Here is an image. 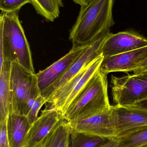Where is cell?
Listing matches in <instances>:
<instances>
[{
	"instance_id": "obj_1",
	"label": "cell",
	"mask_w": 147,
	"mask_h": 147,
	"mask_svg": "<svg viewBox=\"0 0 147 147\" xmlns=\"http://www.w3.org/2000/svg\"><path fill=\"white\" fill-rule=\"evenodd\" d=\"M114 0H91L81 7L76 22L70 30L72 47L90 46L110 33L114 24L113 16Z\"/></svg>"
},
{
	"instance_id": "obj_2",
	"label": "cell",
	"mask_w": 147,
	"mask_h": 147,
	"mask_svg": "<svg viewBox=\"0 0 147 147\" xmlns=\"http://www.w3.org/2000/svg\"><path fill=\"white\" fill-rule=\"evenodd\" d=\"M19 11L1 12L0 40L3 46V60L18 63L35 74L30 47L19 20Z\"/></svg>"
},
{
	"instance_id": "obj_3",
	"label": "cell",
	"mask_w": 147,
	"mask_h": 147,
	"mask_svg": "<svg viewBox=\"0 0 147 147\" xmlns=\"http://www.w3.org/2000/svg\"><path fill=\"white\" fill-rule=\"evenodd\" d=\"M107 75L100 70L81 95L62 114L65 121L82 118L110 108Z\"/></svg>"
},
{
	"instance_id": "obj_4",
	"label": "cell",
	"mask_w": 147,
	"mask_h": 147,
	"mask_svg": "<svg viewBox=\"0 0 147 147\" xmlns=\"http://www.w3.org/2000/svg\"><path fill=\"white\" fill-rule=\"evenodd\" d=\"M67 122L71 133H83L109 140L118 137L116 116L113 106L98 113Z\"/></svg>"
},
{
	"instance_id": "obj_5",
	"label": "cell",
	"mask_w": 147,
	"mask_h": 147,
	"mask_svg": "<svg viewBox=\"0 0 147 147\" xmlns=\"http://www.w3.org/2000/svg\"><path fill=\"white\" fill-rule=\"evenodd\" d=\"M111 88L115 105H133L147 98V71L122 77L112 75Z\"/></svg>"
},
{
	"instance_id": "obj_6",
	"label": "cell",
	"mask_w": 147,
	"mask_h": 147,
	"mask_svg": "<svg viewBox=\"0 0 147 147\" xmlns=\"http://www.w3.org/2000/svg\"><path fill=\"white\" fill-rule=\"evenodd\" d=\"M89 47H72L68 53L60 59L35 74L41 95L46 100L71 66Z\"/></svg>"
},
{
	"instance_id": "obj_7",
	"label": "cell",
	"mask_w": 147,
	"mask_h": 147,
	"mask_svg": "<svg viewBox=\"0 0 147 147\" xmlns=\"http://www.w3.org/2000/svg\"><path fill=\"white\" fill-rule=\"evenodd\" d=\"M35 74L16 62L11 63L10 86L13 112L26 116L27 104Z\"/></svg>"
},
{
	"instance_id": "obj_8",
	"label": "cell",
	"mask_w": 147,
	"mask_h": 147,
	"mask_svg": "<svg viewBox=\"0 0 147 147\" xmlns=\"http://www.w3.org/2000/svg\"><path fill=\"white\" fill-rule=\"evenodd\" d=\"M64 120L60 111L47 105L31 125L22 147H39L53 129Z\"/></svg>"
},
{
	"instance_id": "obj_9",
	"label": "cell",
	"mask_w": 147,
	"mask_h": 147,
	"mask_svg": "<svg viewBox=\"0 0 147 147\" xmlns=\"http://www.w3.org/2000/svg\"><path fill=\"white\" fill-rule=\"evenodd\" d=\"M147 46V39L133 31L110 33L102 47L104 58Z\"/></svg>"
},
{
	"instance_id": "obj_10",
	"label": "cell",
	"mask_w": 147,
	"mask_h": 147,
	"mask_svg": "<svg viewBox=\"0 0 147 147\" xmlns=\"http://www.w3.org/2000/svg\"><path fill=\"white\" fill-rule=\"evenodd\" d=\"M147 56V46L134 51L103 58L100 66L102 73L108 75L114 72L128 71L141 62Z\"/></svg>"
},
{
	"instance_id": "obj_11",
	"label": "cell",
	"mask_w": 147,
	"mask_h": 147,
	"mask_svg": "<svg viewBox=\"0 0 147 147\" xmlns=\"http://www.w3.org/2000/svg\"><path fill=\"white\" fill-rule=\"evenodd\" d=\"M113 107L116 116L118 138L147 126V111L117 105Z\"/></svg>"
},
{
	"instance_id": "obj_12",
	"label": "cell",
	"mask_w": 147,
	"mask_h": 147,
	"mask_svg": "<svg viewBox=\"0 0 147 147\" xmlns=\"http://www.w3.org/2000/svg\"><path fill=\"white\" fill-rule=\"evenodd\" d=\"M109 34L99 39L85 51L63 76L55 86L52 94L64 85L84 69L88 67L95 59L102 55V46Z\"/></svg>"
},
{
	"instance_id": "obj_13",
	"label": "cell",
	"mask_w": 147,
	"mask_h": 147,
	"mask_svg": "<svg viewBox=\"0 0 147 147\" xmlns=\"http://www.w3.org/2000/svg\"><path fill=\"white\" fill-rule=\"evenodd\" d=\"M11 63L4 60L0 69V123L6 121L13 112L10 86Z\"/></svg>"
},
{
	"instance_id": "obj_14",
	"label": "cell",
	"mask_w": 147,
	"mask_h": 147,
	"mask_svg": "<svg viewBox=\"0 0 147 147\" xmlns=\"http://www.w3.org/2000/svg\"><path fill=\"white\" fill-rule=\"evenodd\" d=\"M26 116L12 112L7 120L8 136L10 147H22L31 127Z\"/></svg>"
},
{
	"instance_id": "obj_15",
	"label": "cell",
	"mask_w": 147,
	"mask_h": 147,
	"mask_svg": "<svg viewBox=\"0 0 147 147\" xmlns=\"http://www.w3.org/2000/svg\"><path fill=\"white\" fill-rule=\"evenodd\" d=\"M70 134L67 121L62 120L39 147H70Z\"/></svg>"
},
{
	"instance_id": "obj_16",
	"label": "cell",
	"mask_w": 147,
	"mask_h": 147,
	"mask_svg": "<svg viewBox=\"0 0 147 147\" xmlns=\"http://www.w3.org/2000/svg\"><path fill=\"white\" fill-rule=\"evenodd\" d=\"M103 58L102 55H101L95 59L89 66L86 72L79 81L75 89L66 102L61 111L62 115L81 95L91 79L99 71Z\"/></svg>"
},
{
	"instance_id": "obj_17",
	"label": "cell",
	"mask_w": 147,
	"mask_h": 147,
	"mask_svg": "<svg viewBox=\"0 0 147 147\" xmlns=\"http://www.w3.org/2000/svg\"><path fill=\"white\" fill-rule=\"evenodd\" d=\"M36 13L47 22H54L59 17L63 0H31Z\"/></svg>"
},
{
	"instance_id": "obj_18",
	"label": "cell",
	"mask_w": 147,
	"mask_h": 147,
	"mask_svg": "<svg viewBox=\"0 0 147 147\" xmlns=\"http://www.w3.org/2000/svg\"><path fill=\"white\" fill-rule=\"evenodd\" d=\"M119 147H144L147 146V126L122 137H118Z\"/></svg>"
},
{
	"instance_id": "obj_19",
	"label": "cell",
	"mask_w": 147,
	"mask_h": 147,
	"mask_svg": "<svg viewBox=\"0 0 147 147\" xmlns=\"http://www.w3.org/2000/svg\"><path fill=\"white\" fill-rule=\"evenodd\" d=\"M109 139L83 133H71L70 147H97Z\"/></svg>"
},
{
	"instance_id": "obj_20",
	"label": "cell",
	"mask_w": 147,
	"mask_h": 147,
	"mask_svg": "<svg viewBox=\"0 0 147 147\" xmlns=\"http://www.w3.org/2000/svg\"><path fill=\"white\" fill-rule=\"evenodd\" d=\"M31 3V0H0V9L1 12L20 11L25 4Z\"/></svg>"
},
{
	"instance_id": "obj_21",
	"label": "cell",
	"mask_w": 147,
	"mask_h": 147,
	"mask_svg": "<svg viewBox=\"0 0 147 147\" xmlns=\"http://www.w3.org/2000/svg\"><path fill=\"white\" fill-rule=\"evenodd\" d=\"M46 103H47L46 99L41 95H40L36 98L32 108L26 116L27 118L31 125L39 117L38 113L42 106Z\"/></svg>"
},
{
	"instance_id": "obj_22",
	"label": "cell",
	"mask_w": 147,
	"mask_h": 147,
	"mask_svg": "<svg viewBox=\"0 0 147 147\" xmlns=\"http://www.w3.org/2000/svg\"><path fill=\"white\" fill-rule=\"evenodd\" d=\"M7 120L0 123V147H10L8 136Z\"/></svg>"
},
{
	"instance_id": "obj_23",
	"label": "cell",
	"mask_w": 147,
	"mask_h": 147,
	"mask_svg": "<svg viewBox=\"0 0 147 147\" xmlns=\"http://www.w3.org/2000/svg\"><path fill=\"white\" fill-rule=\"evenodd\" d=\"M147 71V56L138 64L128 71L127 73L133 72V74H139Z\"/></svg>"
},
{
	"instance_id": "obj_24",
	"label": "cell",
	"mask_w": 147,
	"mask_h": 147,
	"mask_svg": "<svg viewBox=\"0 0 147 147\" xmlns=\"http://www.w3.org/2000/svg\"><path fill=\"white\" fill-rule=\"evenodd\" d=\"M119 138H115L108 140L105 143L97 147H119Z\"/></svg>"
},
{
	"instance_id": "obj_25",
	"label": "cell",
	"mask_w": 147,
	"mask_h": 147,
	"mask_svg": "<svg viewBox=\"0 0 147 147\" xmlns=\"http://www.w3.org/2000/svg\"><path fill=\"white\" fill-rule=\"evenodd\" d=\"M135 109H140L147 111V98L144 100L140 101L131 106H127Z\"/></svg>"
},
{
	"instance_id": "obj_26",
	"label": "cell",
	"mask_w": 147,
	"mask_h": 147,
	"mask_svg": "<svg viewBox=\"0 0 147 147\" xmlns=\"http://www.w3.org/2000/svg\"><path fill=\"white\" fill-rule=\"evenodd\" d=\"M91 0H73L76 4H78L80 7L86 6Z\"/></svg>"
},
{
	"instance_id": "obj_27",
	"label": "cell",
	"mask_w": 147,
	"mask_h": 147,
	"mask_svg": "<svg viewBox=\"0 0 147 147\" xmlns=\"http://www.w3.org/2000/svg\"><path fill=\"white\" fill-rule=\"evenodd\" d=\"M147 147V146H145V147Z\"/></svg>"
}]
</instances>
